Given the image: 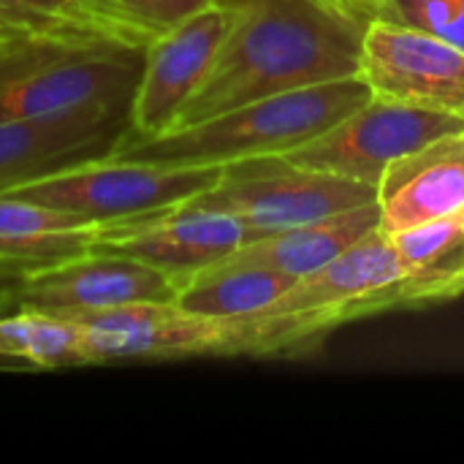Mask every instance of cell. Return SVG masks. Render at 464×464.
Instances as JSON below:
<instances>
[{
  "label": "cell",
  "mask_w": 464,
  "mask_h": 464,
  "mask_svg": "<svg viewBox=\"0 0 464 464\" xmlns=\"http://www.w3.org/2000/svg\"><path fill=\"white\" fill-rule=\"evenodd\" d=\"M215 3L231 11V27L212 71L185 103L174 128L209 120L266 95L359 76L367 19L329 0Z\"/></svg>",
  "instance_id": "obj_1"
},
{
  "label": "cell",
  "mask_w": 464,
  "mask_h": 464,
  "mask_svg": "<svg viewBox=\"0 0 464 464\" xmlns=\"http://www.w3.org/2000/svg\"><path fill=\"white\" fill-rule=\"evenodd\" d=\"M372 101L362 76L288 90L228 109L209 120L152 139H125L111 158L158 166H228L250 158L288 155Z\"/></svg>",
  "instance_id": "obj_2"
},
{
  "label": "cell",
  "mask_w": 464,
  "mask_h": 464,
  "mask_svg": "<svg viewBox=\"0 0 464 464\" xmlns=\"http://www.w3.org/2000/svg\"><path fill=\"white\" fill-rule=\"evenodd\" d=\"M144 49L79 27H33L0 44V122L130 109Z\"/></svg>",
  "instance_id": "obj_3"
},
{
  "label": "cell",
  "mask_w": 464,
  "mask_h": 464,
  "mask_svg": "<svg viewBox=\"0 0 464 464\" xmlns=\"http://www.w3.org/2000/svg\"><path fill=\"white\" fill-rule=\"evenodd\" d=\"M419 307L386 231L372 228L324 269L302 277L269 310L239 318L242 356H296L332 329Z\"/></svg>",
  "instance_id": "obj_4"
},
{
  "label": "cell",
  "mask_w": 464,
  "mask_h": 464,
  "mask_svg": "<svg viewBox=\"0 0 464 464\" xmlns=\"http://www.w3.org/2000/svg\"><path fill=\"white\" fill-rule=\"evenodd\" d=\"M223 169L158 166L106 155L27 179L3 193L76 215L90 226H109L188 204L215 188Z\"/></svg>",
  "instance_id": "obj_5"
},
{
  "label": "cell",
  "mask_w": 464,
  "mask_h": 464,
  "mask_svg": "<svg viewBox=\"0 0 464 464\" xmlns=\"http://www.w3.org/2000/svg\"><path fill=\"white\" fill-rule=\"evenodd\" d=\"M375 201V188L334 171L299 166L285 155L228 163L218 185L193 198L198 207L237 215L247 226L250 242Z\"/></svg>",
  "instance_id": "obj_6"
},
{
  "label": "cell",
  "mask_w": 464,
  "mask_h": 464,
  "mask_svg": "<svg viewBox=\"0 0 464 464\" xmlns=\"http://www.w3.org/2000/svg\"><path fill=\"white\" fill-rule=\"evenodd\" d=\"M454 133H464V117L372 98L285 158L307 169L359 179L378 190L383 171L394 160Z\"/></svg>",
  "instance_id": "obj_7"
},
{
  "label": "cell",
  "mask_w": 464,
  "mask_h": 464,
  "mask_svg": "<svg viewBox=\"0 0 464 464\" xmlns=\"http://www.w3.org/2000/svg\"><path fill=\"white\" fill-rule=\"evenodd\" d=\"M82 326L87 364L133 359L239 356L242 321L182 310L177 302H141L73 318Z\"/></svg>",
  "instance_id": "obj_8"
},
{
  "label": "cell",
  "mask_w": 464,
  "mask_h": 464,
  "mask_svg": "<svg viewBox=\"0 0 464 464\" xmlns=\"http://www.w3.org/2000/svg\"><path fill=\"white\" fill-rule=\"evenodd\" d=\"M359 76L372 98L464 117V49L432 33L372 19Z\"/></svg>",
  "instance_id": "obj_9"
},
{
  "label": "cell",
  "mask_w": 464,
  "mask_h": 464,
  "mask_svg": "<svg viewBox=\"0 0 464 464\" xmlns=\"http://www.w3.org/2000/svg\"><path fill=\"white\" fill-rule=\"evenodd\" d=\"M231 11L212 3L147 44L141 76L130 101L133 139H152L171 130L185 103L204 84L228 35Z\"/></svg>",
  "instance_id": "obj_10"
},
{
  "label": "cell",
  "mask_w": 464,
  "mask_h": 464,
  "mask_svg": "<svg viewBox=\"0 0 464 464\" xmlns=\"http://www.w3.org/2000/svg\"><path fill=\"white\" fill-rule=\"evenodd\" d=\"M247 242V226L237 215L188 201L163 212L98 226L90 253L130 256L182 283Z\"/></svg>",
  "instance_id": "obj_11"
},
{
  "label": "cell",
  "mask_w": 464,
  "mask_h": 464,
  "mask_svg": "<svg viewBox=\"0 0 464 464\" xmlns=\"http://www.w3.org/2000/svg\"><path fill=\"white\" fill-rule=\"evenodd\" d=\"M179 283L139 258L114 253H84L71 261L24 272L16 280L22 310L63 318L117 310L141 302H174Z\"/></svg>",
  "instance_id": "obj_12"
},
{
  "label": "cell",
  "mask_w": 464,
  "mask_h": 464,
  "mask_svg": "<svg viewBox=\"0 0 464 464\" xmlns=\"http://www.w3.org/2000/svg\"><path fill=\"white\" fill-rule=\"evenodd\" d=\"M130 109H84L49 120L0 122V190L57 169L106 158L125 139Z\"/></svg>",
  "instance_id": "obj_13"
},
{
  "label": "cell",
  "mask_w": 464,
  "mask_h": 464,
  "mask_svg": "<svg viewBox=\"0 0 464 464\" xmlns=\"http://www.w3.org/2000/svg\"><path fill=\"white\" fill-rule=\"evenodd\" d=\"M378 207L381 231L389 237L464 212V133L394 160L378 182Z\"/></svg>",
  "instance_id": "obj_14"
},
{
  "label": "cell",
  "mask_w": 464,
  "mask_h": 464,
  "mask_svg": "<svg viewBox=\"0 0 464 464\" xmlns=\"http://www.w3.org/2000/svg\"><path fill=\"white\" fill-rule=\"evenodd\" d=\"M98 226L0 190V261L24 272L90 253Z\"/></svg>",
  "instance_id": "obj_15"
},
{
  "label": "cell",
  "mask_w": 464,
  "mask_h": 464,
  "mask_svg": "<svg viewBox=\"0 0 464 464\" xmlns=\"http://www.w3.org/2000/svg\"><path fill=\"white\" fill-rule=\"evenodd\" d=\"M378 226H381V207L375 201V204L356 207V209L340 212L318 223H307L299 228H288V231L247 242L231 256L264 264L269 269H277L283 275L302 280L324 269L326 264H332L337 256H343L351 245H356L364 234H370Z\"/></svg>",
  "instance_id": "obj_16"
},
{
  "label": "cell",
  "mask_w": 464,
  "mask_h": 464,
  "mask_svg": "<svg viewBox=\"0 0 464 464\" xmlns=\"http://www.w3.org/2000/svg\"><path fill=\"white\" fill-rule=\"evenodd\" d=\"M294 283L296 277L291 275L228 256L182 280L174 302L196 315L234 321L269 310L285 291L294 288Z\"/></svg>",
  "instance_id": "obj_17"
},
{
  "label": "cell",
  "mask_w": 464,
  "mask_h": 464,
  "mask_svg": "<svg viewBox=\"0 0 464 464\" xmlns=\"http://www.w3.org/2000/svg\"><path fill=\"white\" fill-rule=\"evenodd\" d=\"M416 304H440L464 294V212L389 237Z\"/></svg>",
  "instance_id": "obj_18"
},
{
  "label": "cell",
  "mask_w": 464,
  "mask_h": 464,
  "mask_svg": "<svg viewBox=\"0 0 464 464\" xmlns=\"http://www.w3.org/2000/svg\"><path fill=\"white\" fill-rule=\"evenodd\" d=\"M0 353L27 362L33 370L87 364L82 326L73 318L22 310L0 318Z\"/></svg>",
  "instance_id": "obj_19"
},
{
  "label": "cell",
  "mask_w": 464,
  "mask_h": 464,
  "mask_svg": "<svg viewBox=\"0 0 464 464\" xmlns=\"http://www.w3.org/2000/svg\"><path fill=\"white\" fill-rule=\"evenodd\" d=\"M82 19L101 35L147 49L150 41L215 0H76Z\"/></svg>",
  "instance_id": "obj_20"
},
{
  "label": "cell",
  "mask_w": 464,
  "mask_h": 464,
  "mask_svg": "<svg viewBox=\"0 0 464 464\" xmlns=\"http://www.w3.org/2000/svg\"><path fill=\"white\" fill-rule=\"evenodd\" d=\"M375 19L432 33L464 49V0H375Z\"/></svg>",
  "instance_id": "obj_21"
},
{
  "label": "cell",
  "mask_w": 464,
  "mask_h": 464,
  "mask_svg": "<svg viewBox=\"0 0 464 464\" xmlns=\"http://www.w3.org/2000/svg\"><path fill=\"white\" fill-rule=\"evenodd\" d=\"M329 3L348 11V14H353V16H362L367 22L375 19V0H329Z\"/></svg>",
  "instance_id": "obj_22"
},
{
  "label": "cell",
  "mask_w": 464,
  "mask_h": 464,
  "mask_svg": "<svg viewBox=\"0 0 464 464\" xmlns=\"http://www.w3.org/2000/svg\"><path fill=\"white\" fill-rule=\"evenodd\" d=\"M24 30H33V27H24L22 22H16L11 14H5L0 8V44L8 41V38H14V35H19V33H24Z\"/></svg>",
  "instance_id": "obj_23"
},
{
  "label": "cell",
  "mask_w": 464,
  "mask_h": 464,
  "mask_svg": "<svg viewBox=\"0 0 464 464\" xmlns=\"http://www.w3.org/2000/svg\"><path fill=\"white\" fill-rule=\"evenodd\" d=\"M27 370H33L27 362H22V359H14V356H5V353H0V372H27Z\"/></svg>",
  "instance_id": "obj_24"
}]
</instances>
